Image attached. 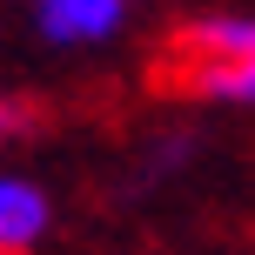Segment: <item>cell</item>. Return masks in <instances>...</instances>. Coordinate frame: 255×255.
I'll return each mask as SVG.
<instances>
[{"label": "cell", "mask_w": 255, "mask_h": 255, "mask_svg": "<svg viewBox=\"0 0 255 255\" xmlns=\"http://www.w3.org/2000/svg\"><path fill=\"white\" fill-rule=\"evenodd\" d=\"M47 47H108L128 27V0H34Z\"/></svg>", "instance_id": "cell-1"}, {"label": "cell", "mask_w": 255, "mask_h": 255, "mask_svg": "<svg viewBox=\"0 0 255 255\" xmlns=\"http://www.w3.org/2000/svg\"><path fill=\"white\" fill-rule=\"evenodd\" d=\"M47 222H54V208H47V195L34 181L27 175H0V255L40 249L47 242Z\"/></svg>", "instance_id": "cell-2"}, {"label": "cell", "mask_w": 255, "mask_h": 255, "mask_svg": "<svg viewBox=\"0 0 255 255\" xmlns=\"http://www.w3.org/2000/svg\"><path fill=\"white\" fill-rule=\"evenodd\" d=\"M181 88L202 101H229V108H255V54H195L181 67Z\"/></svg>", "instance_id": "cell-3"}, {"label": "cell", "mask_w": 255, "mask_h": 255, "mask_svg": "<svg viewBox=\"0 0 255 255\" xmlns=\"http://www.w3.org/2000/svg\"><path fill=\"white\" fill-rule=\"evenodd\" d=\"M188 54H255V13H202L181 34Z\"/></svg>", "instance_id": "cell-4"}, {"label": "cell", "mask_w": 255, "mask_h": 255, "mask_svg": "<svg viewBox=\"0 0 255 255\" xmlns=\"http://www.w3.org/2000/svg\"><path fill=\"white\" fill-rule=\"evenodd\" d=\"M27 128H34V108H27V101H13V94H0V141L27 134Z\"/></svg>", "instance_id": "cell-5"}]
</instances>
